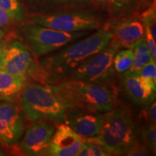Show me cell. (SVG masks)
<instances>
[{
    "instance_id": "cell-1",
    "label": "cell",
    "mask_w": 156,
    "mask_h": 156,
    "mask_svg": "<svg viewBox=\"0 0 156 156\" xmlns=\"http://www.w3.org/2000/svg\"><path fill=\"white\" fill-rule=\"evenodd\" d=\"M112 34L103 25L94 33L66 45L39 58L36 82L55 85L67 80L86 58L108 46Z\"/></svg>"
},
{
    "instance_id": "cell-2",
    "label": "cell",
    "mask_w": 156,
    "mask_h": 156,
    "mask_svg": "<svg viewBox=\"0 0 156 156\" xmlns=\"http://www.w3.org/2000/svg\"><path fill=\"white\" fill-rule=\"evenodd\" d=\"M51 85L67 110L80 107L106 113L117 103L118 92L114 83L67 80Z\"/></svg>"
},
{
    "instance_id": "cell-3",
    "label": "cell",
    "mask_w": 156,
    "mask_h": 156,
    "mask_svg": "<svg viewBox=\"0 0 156 156\" xmlns=\"http://www.w3.org/2000/svg\"><path fill=\"white\" fill-rule=\"evenodd\" d=\"M137 127L131 109L117 103L112 110L104 113L99 133L85 140L100 145L111 155H126L139 141Z\"/></svg>"
},
{
    "instance_id": "cell-4",
    "label": "cell",
    "mask_w": 156,
    "mask_h": 156,
    "mask_svg": "<svg viewBox=\"0 0 156 156\" xmlns=\"http://www.w3.org/2000/svg\"><path fill=\"white\" fill-rule=\"evenodd\" d=\"M20 103L25 116L30 121L44 119L57 125L64 123L67 108L51 85H25L20 92Z\"/></svg>"
},
{
    "instance_id": "cell-5",
    "label": "cell",
    "mask_w": 156,
    "mask_h": 156,
    "mask_svg": "<svg viewBox=\"0 0 156 156\" xmlns=\"http://www.w3.org/2000/svg\"><path fill=\"white\" fill-rule=\"evenodd\" d=\"M89 34V31L67 33L35 23L18 25L16 36L35 57H41Z\"/></svg>"
},
{
    "instance_id": "cell-6",
    "label": "cell",
    "mask_w": 156,
    "mask_h": 156,
    "mask_svg": "<svg viewBox=\"0 0 156 156\" xmlns=\"http://www.w3.org/2000/svg\"><path fill=\"white\" fill-rule=\"evenodd\" d=\"M28 21L67 33L90 31L101 28L105 21L101 15L87 9H65L47 13H31Z\"/></svg>"
},
{
    "instance_id": "cell-7",
    "label": "cell",
    "mask_w": 156,
    "mask_h": 156,
    "mask_svg": "<svg viewBox=\"0 0 156 156\" xmlns=\"http://www.w3.org/2000/svg\"><path fill=\"white\" fill-rule=\"evenodd\" d=\"M120 45L112 38L108 46L80 64L68 80L85 83H114L117 73L114 67V57Z\"/></svg>"
},
{
    "instance_id": "cell-8",
    "label": "cell",
    "mask_w": 156,
    "mask_h": 156,
    "mask_svg": "<svg viewBox=\"0 0 156 156\" xmlns=\"http://www.w3.org/2000/svg\"><path fill=\"white\" fill-rule=\"evenodd\" d=\"M30 51L17 40L6 41L0 48V69L28 81H36L38 64Z\"/></svg>"
},
{
    "instance_id": "cell-9",
    "label": "cell",
    "mask_w": 156,
    "mask_h": 156,
    "mask_svg": "<svg viewBox=\"0 0 156 156\" xmlns=\"http://www.w3.org/2000/svg\"><path fill=\"white\" fill-rule=\"evenodd\" d=\"M0 102V141L6 145L18 144L25 132V114L14 98Z\"/></svg>"
},
{
    "instance_id": "cell-10",
    "label": "cell",
    "mask_w": 156,
    "mask_h": 156,
    "mask_svg": "<svg viewBox=\"0 0 156 156\" xmlns=\"http://www.w3.org/2000/svg\"><path fill=\"white\" fill-rule=\"evenodd\" d=\"M55 130V126L49 121H34L23 133L19 148L26 155H46Z\"/></svg>"
},
{
    "instance_id": "cell-11",
    "label": "cell",
    "mask_w": 156,
    "mask_h": 156,
    "mask_svg": "<svg viewBox=\"0 0 156 156\" xmlns=\"http://www.w3.org/2000/svg\"><path fill=\"white\" fill-rule=\"evenodd\" d=\"M112 38L121 48H129L134 43L145 37V27L139 16L110 17L105 22Z\"/></svg>"
},
{
    "instance_id": "cell-12",
    "label": "cell",
    "mask_w": 156,
    "mask_h": 156,
    "mask_svg": "<svg viewBox=\"0 0 156 156\" xmlns=\"http://www.w3.org/2000/svg\"><path fill=\"white\" fill-rule=\"evenodd\" d=\"M103 116L104 113L76 107L67 111L64 123L85 140L99 133Z\"/></svg>"
},
{
    "instance_id": "cell-13",
    "label": "cell",
    "mask_w": 156,
    "mask_h": 156,
    "mask_svg": "<svg viewBox=\"0 0 156 156\" xmlns=\"http://www.w3.org/2000/svg\"><path fill=\"white\" fill-rule=\"evenodd\" d=\"M120 86L125 96L134 106L144 108L155 99V92L143 81L140 74L126 71L121 74Z\"/></svg>"
},
{
    "instance_id": "cell-14",
    "label": "cell",
    "mask_w": 156,
    "mask_h": 156,
    "mask_svg": "<svg viewBox=\"0 0 156 156\" xmlns=\"http://www.w3.org/2000/svg\"><path fill=\"white\" fill-rule=\"evenodd\" d=\"M85 139L65 123L58 124L51 141L46 155L75 156L80 151Z\"/></svg>"
},
{
    "instance_id": "cell-15",
    "label": "cell",
    "mask_w": 156,
    "mask_h": 156,
    "mask_svg": "<svg viewBox=\"0 0 156 156\" xmlns=\"http://www.w3.org/2000/svg\"><path fill=\"white\" fill-rule=\"evenodd\" d=\"M37 5L38 9L34 13H47L93 5L91 0H38Z\"/></svg>"
},
{
    "instance_id": "cell-16",
    "label": "cell",
    "mask_w": 156,
    "mask_h": 156,
    "mask_svg": "<svg viewBox=\"0 0 156 156\" xmlns=\"http://www.w3.org/2000/svg\"><path fill=\"white\" fill-rule=\"evenodd\" d=\"M26 81L0 69V95L3 98H14L20 93Z\"/></svg>"
},
{
    "instance_id": "cell-17",
    "label": "cell",
    "mask_w": 156,
    "mask_h": 156,
    "mask_svg": "<svg viewBox=\"0 0 156 156\" xmlns=\"http://www.w3.org/2000/svg\"><path fill=\"white\" fill-rule=\"evenodd\" d=\"M140 0H107L106 12L111 17L135 15L139 9Z\"/></svg>"
},
{
    "instance_id": "cell-18",
    "label": "cell",
    "mask_w": 156,
    "mask_h": 156,
    "mask_svg": "<svg viewBox=\"0 0 156 156\" xmlns=\"http://www.w3.org/2000/svg\"><path fill=\"white\" fill-rule=\"evenodd\" d=\"M129 48L133 51L134 60L131 68L128 71L139 74L142 67L152 58L145 37L134 43Z\"/></svg>"
},
{
    "instance_id": "cell-19",
    "label": "cell",
    "mask_w": 156,
    "mask_h": 156,
    "mask_svg": "<svg viewBox=\"0 0 156 156\" xmlns=\"http://www.w3.org/2000/svg\"><path fill=\"white\" fill-rule=\"evenodd\" d=\"M138 140L151 150L154 155L156 153V128L155 124L145 123L142 126L138 125Z\"/></svg>"
},
{
    "instance_id": "cell-20",
    "label": "cell",
    "mask_w": 156,
    "mask_h": 156,
    "mask_svg": "<svg viewBox=\"0 0 156 156\" xmlns=\"http://www.w3.org/2000/svg\"><path fill=\"white\" fill-rule=\"evenodd\" d=\"M134 54L130 48L119 50L114 57V67L118 74L128 71L133 63Z\"/></svg>"
},
{
    "instance_id": "cell-21",
    "label": "cell",
    "mask_w": 156,
    "mask_h": 156,
    "mask_svg": "<svg viewBox=\"0 0 156 156\" xmlns=\"http://www.w3.org/2000/svg\"><path fill=\"white\" fill-rule=\"evenodd\" d=\"M0 7L8 12L17 23L25 18V11L20 0H0Z\"/></svg>"
},
{
    "instance_id": "cell-22",
    "label": "cell",
    "mask_w": 156,
    "mask_h": 156,
    "mask_svg": "<svg viewBox=\"0 0 156 156\" xmlns=\"http://www.w3.org/2000/svg\"><path fill=\"white\" fill-rule=\"evenodd\" d=\"M140 18L144 26H147L151 30L153 38L156 39V7L155 0H154L152 5L143 11L140 15Z\"/></svg>"
},
{
    "instance_id": "cell-23",
    "label": "cell",
    "mask_w": 156,
    "mask_h": 156,
    "mask_svg": "<svg viewBox=\"0 0 156 156\" xmlns=\"http://www.w3.org/2000/svg\"><path fill=\"white\" fill-rule=\"evenodd\" d=\"M156 62L153 58L142 67L140 72V76L154 90H156Z\"/></svg>"
},
{
    "instance_id": "cell-24",
    "label": "cell",
    "mask_w": 156,
    "mask_h": 156,
    "mask_svg": "<svg viewBox=\"0 0 156 156\" xmlns=\"http://www.w3.org/2000/svg\"><path fill=\"white\" fill-rule=\"evenodd\" d=\"M79 156H106L111 155L106 150L103 149L100 145L93 143L87 140H84L81 149L79 153Z\"/></svg>"
},
{
    "instance_id": "cell-25",
    "label": "cell",
    "mask_w": 156,
    "mask_h": 156,
    "mask_svg": "<svg viewBox=\"0 0 156 156\" xmlns=\"http://www.w3.org/2000/svg\"><path fill=\"white\" fill-rule=\"evenodd\" d=\"M142 118L147 124H155L156 122V103L154 101L149 106L144 107L142 110Z\"/></svg>"
},
{
    "instance_id": "cell-26",
    "label": "cell",
    "mask_w": 156,
    "mask_h": 156,
    "mask_svg": "<svg viewBox=\"0 0 156 156\" xmlns=\"http://www.w3.org/2000/svg\"><path fill=\"white\" fill-rule=\"evenodd\" d=\"M153 155L151 150L140 141L136 142L126 153L127 156H150Z\"/></svg>"
},
{
    "instance_id": "cell-27",
    "label": "cell",
    "mask_w": 156,
    "mask_h": 156,
    "mask_svg": "<svg viewBox=\"0 0 156 156\" xmlns=\"http://www.w3.org/2000/svg\"><path fill=\"white\" fill-rule=\"evenodd\" d=\"M16 23L8 12L0 7V28L4 32L10 30Z\"/></svg>"
},
{
    "instance_id": "cell-28",
    "label": "cell",
    "mask_w": 156,
    "mask_h": 156,
    "mask_svg": "<svg viewBox=\"0 0 156 156\" xmlns=\"http://www.w3.org/2000/svg\"><path fill=\"white\" fill-rule=\"evenodd\" d=\"M145 27V38L147 43V45L151 51V56L153 58V61L156 62V45H155V39L153 38V35L151 34V30L147 26Z\"/></svg>"
},
{
    "instance_id": "cell-29",
    "label": "cell",
    "mask_w": 156,
    "mask_h": 156,
    "mask_svg": "<svg viewBox=\"0 0 156 156\" xmlns=\"http://www.w3.org/2000/svg\"><path fill=\"white\" fill-rule=\"evenodd\" d=\"M93 6L101 10L106 11L107 9V0H91Z\"/></svg>"
},
{
    "instance_id": "cell-30",
    "label": "cell",
    "mask_w": 156,
    "mask_h": 156,
    "mask_svg": "<svg viewBox=\"0 0 156 156\" xmlns=\"http://www.w3.org/2000/svg\"><path fill=\"white\" fill-rule=\"evenodd\" d=\"M4 37H5V32L0 28V45L2 44V43L3 41Z\"/></svg>"
},
{
    "instance_id": "cell-31",
    "label": "cell",
    "mask_w": 156,
    "mask_h": 156,
    "mask_svg": "<svg viewBox=\"0 0 156 156\" xmlns=\"http://www.w3.org/2000/svg\"><path fill=\"white\" fill-rule=\"evenodd\" d=\"M5 155H6L5 153L1 149V148H0V156H5Z\"/></svg>"
},
{
    "instance_id": "cell-32",
    "label": "cell",
    "mask_w": 156,
    "mask_h": 156,
    "mask_svg": "<svg viewBox=\"0 0 156 156\" xmlns=\"http://www.w3.org/2000/svg\"><path fill=\"white\" fill-rule=\"evenodd\" d=\"M0 100H1V95H0Z\"/></svg>"
},
{
    "instance_id": "cell-33",
    "label": "cell",
    "mask_w": 156,
    "mask_h": 156,
    "mask_svg": "<svg viewBox=\"0 0 156 156\" xmlns=\"http://www.w3.org/2000/svg\"><path fill=\"white\" fill-rule=\"evenodd\" d=\"M0 48H1V45H0Z\"/></svg>"
}]
</instances>
